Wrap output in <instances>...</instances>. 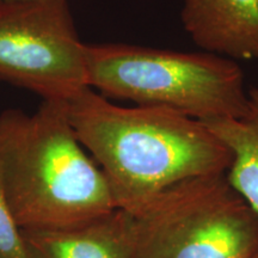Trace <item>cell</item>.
I'll return each mask as SVG.
<instances>
[{"label": "cell", "mask_w": 258, "mask_h": 258, "mask_svg": "<svg viewBox=\"0 0 258 258\" xmlns=\"http://www.w3.org/2000/svg\"><path fill=\"white\" fill-rule=\"evenodd\" d=\"M67 112L117 208L128 213L177 183L231 165V152L205 122L172 108L116 105L88 86L67 102Z\"/></svg>", "instance_id": "obj_1"}, {"label": "cell", "mask_w": 258, "mask_h": 258, "mask_svg": "<svg viewBox=\"0 0 258 258\" xmlns=\"http://www.w3.org/2000/svg\"><path fill=\"white\" fill-rule=\"evenodd\" d=\"M0 171L21 230L74 227L117 209L104 173L77 138L67 102L42 101L32 115L0 114Z\"/></svg>", "instance_id": "obj_2"}, {"label": "cell", "mask_w": 258, "mask_h": 258, "mask_svg": "<svg viewBox=\"0 0 258 258\" xmlns=\"http://www.w3.org/2000/svg\"><path fill=\"white\" fill-rule=\"evenodd\" d=\"M85 54L89 86L108 99L167 106L202 122L246 110L244 71L228 57L128 43L85 44Z\"/></svg>", "instance_id": "obj_3"}, {"label": "cell", "mask_w": 258, "mask_h": 258, "mask_svg": "<svg viewBox=\"0 0 258 258\" xmlns=\"http://www.w3.org/2000/svg\"><path fill=\"white\" fill-rule=\"evenodd\" d=\"M132 258H251L258 218L226 173L170 186L131 213Z\"/></svg>", "instance_id": "obj_4"}, {"label": "cell", "mask_w": 258, "mask_h": 258, "mask_svg": "<svg viewBox=\"0 0 258 258\" xmlns=\"http://www.w3.org/2000/svg\"><path fill=\"white\" fill-rule=\"evenodd\" d=\"M0 80L43 101L69 102L88 88L69 0H0Z\"/></svg>", "instance_id": "obj_5"}, {"label": "cell", "mask_w": 258, "mask_h": 258, "mask_svg": "<svg viewBox=\"0 0 258 258\" xmlns=\"http://www.w3.org/2000/svg\"><path fill=\"white\" fill-rule=\"evenodd\" d=\"M180 22L202 50L258 62V0H183Z\"/></svg>", "instance_id": "obj_6"}, {"label": "cell", "mask_w": 258, "mask_h": 258, "mask_svg": "<svg viewBox=\"0 0 258 258\" xmlns=\"http://www.w3.org/2000/svg\"><path fill=\"white\" fill-rule=\"evenodd\" d=\"M28 258H132L134 222L123 209L57 230H21Z\"/></svg>", "instance_id": "obj_7"}, {"label": "cell", "mask_w": 258, "mask_h": 258, "mask_svg": "<svg viewBox=\"0 0 258 258\" xmlns=\"http://www.w3.org/2000/svg\"><path fill=\"white\" fill-rule=\"evenodd\" d=\"M247 106L239 117L205 122L231 152L226 176L258 218V88L247 90Z\"/></svg>", "instance_id": "obj_8"}, {"label": "cell", "mask_w": 258, "mask_h": 258, "mask_svg": "<svg viewBox=\"0 0 258 258\" xmlns=\"http://www.w3.org/2000/svg\"><path fill=\"white\" fill-rule=\"evenodd\" d=\"M0 258H28L23 237L18 227L8 199L0 171Z\"/></svg>", "instance_id": "obj_9"}, {"label": "cell", "mask_w": 258, "mask_h": 258, "mask_svg": "<svg viewBox=\"0 0 258 258\" xmlns=\"http://www.w3.org/2000/svg\"><path fill=\"white\" fill-rule=\"evenodd\" d=\"M251 258H258V252H257L256 254H254V256H252V257H251Z\"/></svg>", "instance_id": "obj_10"}, {"label": "cell", "mask_w": 258, "mask_h": 258, "mask_svg": "<svg viewBox=\"0 0 258 258\" xmlns=\"http://www.w3.org/2000/svg\"><path fill=\"white\" fill-rule=\"evenodd\" d=\"M5 2H11V0H5Z\"/></svg>", "instance_id": "obj_11"}]
</instances>
